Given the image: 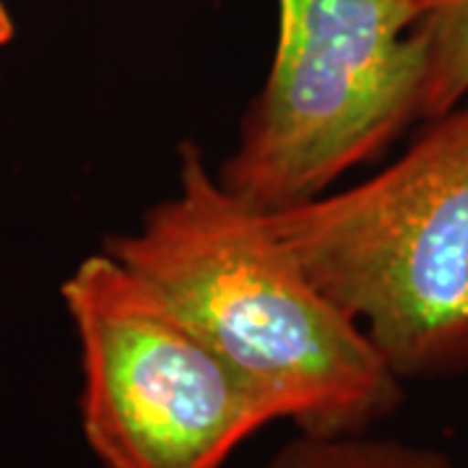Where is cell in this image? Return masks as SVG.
Returning <instances> with one entry per match:
<instances>
[{"instance_id":"cell-1","label":"cell","mask_w":468,"mask_h":468,"mask_svg":"<svg viewBox=\"0 0 468 468\" xmlns=\"http://www.w3.org/2000/svg\"><path fill=\"white\" fill-rule=\"evenodd\" d=\"M101 250L144 276L307 435H356L403 403L367 331L320 289L263 211L229 193L196 141L177 183Z\"/></svg>"},{"instance_id":"cell-6","label":"cell","mask_w":468,"mask_h":468,"mask_svg":"<svg viewBox=\"0 0 468 468\" xmlns=\"http://www.w3.org/2000/svg\"><path fill=\"white\" fill-rule=\"evenodd\" d=\"M427 42L421 120L442 115L468 97V0H414Z\"/></svg>"},{"instance_id":"cell-7","label":"cell","mask_w":468,"mask_h":468,"mask_svg":"<svg viewBox=\"0 0 468 468\" xmlns=\"http://www.w3.org/2000/svg\"><path fill=\"white\" fill-rule=\"evenodd\" d=\"M14 37H16V21H14V16H11L8 5L0 0V48L11 45V42H14Z\"/></svg>"},{"instance_id":"cell-4","label":"cell","mask_w":468,"mask_h":468,"mask_svg":"<svg viewBox=\"0 0 468 468\" xmlns=\"http://www.w3.org/2000/svg\"><path fill=\"white\" fill-rule=\"evenodd\" d=\"M60 297L81 356V430L104 468H221L276 406L144 276L107 250Z\"/></svg>"},{"instance_id":"cell-5","label":"cell","mask_w":468,"mask_h":468,"mask_svg":"<svg viewBox=\"0 0 468 468\" xmlns=\"http://www.w3.org/2000/svg\"><path fill=\"white\" fill-rule=\"evenodd\" d=\"M268 468H455V463L440 448L393 437L300 432L271 458Z\"/></svg>"},{"instance_id":"cell-3","label":"cell","mask_w":468,"mask_h":468,"mask_svg":"<svg viewBox=\"0 0 468 468\" xmlns=\"http://www.w3.org/2000/svg\"><path fill=\"white\" fill-rule=\"evenodd\" d=\"M276 52L217 169L273 214L328 193L421 122L427 42L414 0H276Z\"/></svg>"},{"instance_id":"cell-2","label":"cell","mask_w":468,"mask_h":468,"mask_svg":"<svg viewBox=\"0 0 468 468\" xmlns=\"http://www.w3.org/2000/svg\"><path fill=\"white\" fill-rule=\"evenodd\" d=\"M346 190L266 214L401 383L468 372V97Z\"/></svg>"}]
</instances>
